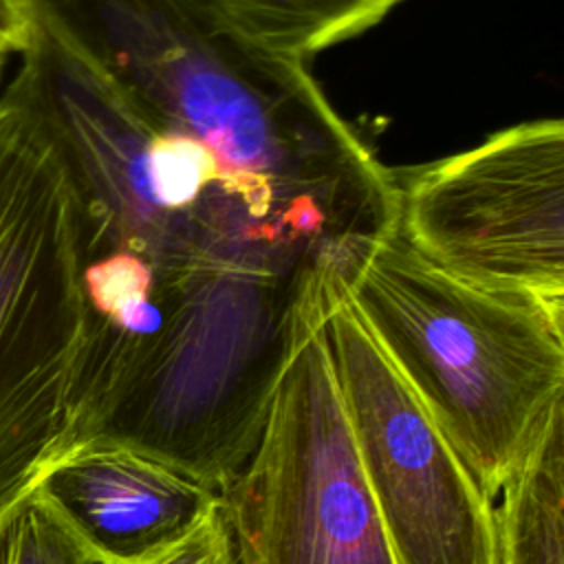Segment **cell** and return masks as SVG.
Here are the masks:
<instances>
[{"label": "cell", "mask_w": 564, "mask_h": 564, "mask_svg": "<svg viewBox=\"0 0 564 564\" xmlns=\"http://www.w3.org/2000/svg\"><path fill=\"white\" fill-rule=\"evenodd\" d=\"M29 4L137 108L205 145L344 267L397 225V181L304 59L267 46L212 0Z\"/></svg>", "instance_id": "6da1fadb"}, {"label": "cell", "mask_w": 564, "mask_h": 564, "mask_svg": "<svg viewBox=\"0 0 564 564\" xmlns=\"http://www.w3.org/2000/svg\"><path fill=\"white\" fill-rule=\"evenodd\" d=\"M333 273L207 271L163 300L148 333L86 337L68 452L128 447L220 496L256 452Z\"/></svg>", "instance_id": "7a4b0ae2"}, {"label": "cell", "mask_w": 564, "mask_h": 564, "mask_svg": "<svg viewBox=\"0 0 564 564\" xmlns=\"http://www.w3.org/2000/svg\"><path fill=\"white\" fill-rule=\"evenodd\" d=\"M9 84L66 172L82 258L126 251L159 273L337 269L330 253L234 181L196 139L137 108L33 20Z\"/></svg>", "instance_id": "3957f363"}, {"label": "cell", "mask_w": 564, "mask_h": 564, "mask_svg": "<svg viewBox=\"0 0 564 564\" xmlns=\"http://www.w3.org/2000/svg\"><path fill=\"white\" fill-rule=\"evenodd\" d=\"M341 280L379 348L496 500L564 403V300L456 278L397 225Z\"/></svg>", "instance_id": "277c9868"}, {"label": "cell", "mask_w": 564, "mask_h": 564, "mask_svg": "<svg viewBox=\"0 0 564 564\" xmlns=\"http://www.w3.org/2000/svg\"><path fill=\"white\" fill-rule=\"evenodd\" d=\"M62 161L13 93L0 97V507L68 454L88 315Z\"/></svg>", "instance_id": "5b68a950"}, {"label": "cell", "mask_w": 564, "mask_h": 564, "mask_svg": "<svg viewBox=\"0 0 564 564\" xmlns=\"http://www.w3.org/2000/svg\"><path fill=\"white\" fill-rule=\"evenodd\" d=\"M220 509L234 564H397L348 430L324 315L297 346Z\"/></svg>", "instance_id": "8992f818"}, {"label": "cell", "mask_w": 564, "mask_h": 564, "mask_svg": "<svg viewBox=\"0 0 564 564\" xmlns=\"http://www.w3.org/2000/svg\"><path fill=\"white\" fill-rule=\"evenodd\" d=\"M324 335L397 564H496L494 500L359 319L339 273L326 286Z\"/></svg>", "instance_id": "52a82bcc"}, {"label": "cell", "mask_w": 564, "mask_h": 564, "mask_svg": "<svg viewBox=\"0 0 564 564\" xmlns=\"http://www.w3.org/2000/svg\"><path fill=\"white\" fill-rule=\"evenodd\" d=\"M397 229L467 282L564 300V123L535 119L397 183Z\"/></svg>", "instance_id": "ba28073f"}, {"label": "cell", "mask_w": 564, "mask_h": 564, "mask_svg": "<svg viewBox=\"0 0 564 564\" xmlns=\"http://www.w3.org/2000/svg\"><path fill=\"white\" fill-rule=\"evenodd\" d=\"M104 564H143L187 535L220 496L194 478L119 445H84L42 478Z\"/></svg>", "instance_id": "9c48e42d"}, {"label": "cell", "mask_w": 564, "mask_h": 564, "mask_svg": "<svg viewBox=\"0 0 564 564\" xmlns=\"http://www.w3.org/2000/svg\"><path fill=\"white\" fill-rule=\"evenodd\" d=\"M562 425L564 403L496 496V564H564Z\"/></svg>", "instance_id": "30bf717a"}, {"label": "cell", "mask_w": 564, "mask_h": 564, "mask_svg": "<svg viewBox=\"0 0 564 564\" xmlns=\"http://www.w3.org/2000/svg\"><path fill=\"white\" fill-rule=\"evenodd\" d=\"M247 33L293 57L350 40L401 0H212Z\"/></svg>", "instance_id": "8fae6325"}, {"label": "cell", "mask_w": 564, "mask_h": 564, "mask_svg": "<svg viewBox=\"0 0 564 564\" xmlns=\"http://www.w3.org/2000/svg\"><path fill=\"white\" fill-rule=\"evenodd\" d=\"M0 564H104L42 480L15 505L0 531Z\"/></svg>", "instance_id": "7c38bea8"}, {"label": "cell", "mask_w": 564, "mask_h": 564, "mask_svg": "<svg viewBox=\"0 0 564 564\" xmlns=\"http://www.w3.org/2000/svg\"><path fill=\"white\" fill-rule=\"evenodd\" d=\"M143 564H234L220 502L187 535Z\"/></svg>", "instance_id": "4fadbf2b"}, {"label": "cell", "mask_w": 564, "mask_h": 564, "mask_svg": "<svg viewBox=\"0 0 564 564\" xmlns=\"http://www.w3.org/2000/svg\"><path fill=\"white\" fill-rule=\"evenodd\" d=\"M33 13L29 0H0V48L22 53L31 40Z\"/></svg>", "instance_id": "5bb4252c"}, {"label": "cell", "mask_w": 564, "mask_h": 564, "mask_svg": "<svg viewBox=\"0 0 564 564\" xmlns=\"http://www.w3.org/2000/svg\"><path fill=\"white\" fill-rule=\"evenodd\" d=\"M29 491H31V489H29ZM29 491H24V494H22V496H18V498H15V500H11V502H9V505H4V507H0V531H2V529H4V524H7V520H9V518H11V513H13V509H15V505H18V502H20V500H22V498H24V496H26V494H29Z\"/></svg>", "instance_id": "9a60e30c"}, {"label": "cell", "mask_w": 564, "mask_h": 564, "mask_svg": "<svg viewBox=\"0 0 564 564\" xmlns=\"http://www.w3.org/2000/svg\"><path fill=\"white\" fill-rule=\"evenodd\" d=\"M7 55H9V53H7V51H2V48H0V70H2V64H4V59H7Z\"/></svg>", "instance_id": "2e32d148"}]
</instances>
